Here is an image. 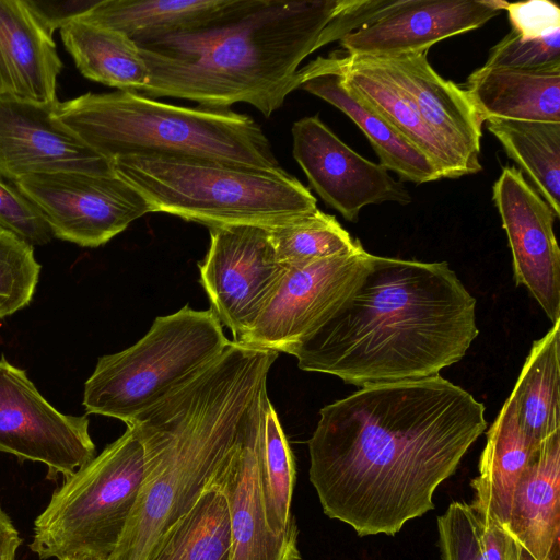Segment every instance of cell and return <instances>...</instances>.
Here are the masks:
<instances>
[{
	"label": "cell",
	"instance_id": "cell-1",
	"mask_svg": "<svg viewBox=\"0 0 560 560\" xmlns=\"http://www.w3.org/2000/svg\"><path fill=\"white\" fill-rule=\"evenodd\" d=\"M485 406L442 377L371 385L319 410L310 480L324 513L359 536H393L485 432Z\"/></svg>",
	"mask_w": 560,
	"mask_h": 560
},
{
	"label": "cell",
	"instance_id": "cell-2",
	"mask_svg": "<svg viewBox=\"0 0 560 560\" xmlns=\"http://www.w3.org/2000/svg\"><path fill=\"white\" fill-rule=\"evenodd\" d=\"M477 335L476 300L446 261L370 254L352 293L287 353L362 388L439 375Z\"/></svg>",
	"mask_w": 560,
	"mask_h": 560
},
{
	"label": "cell",
	"instance_id": "cell-3",
	"mask_svg": "<svg viewBox=\"0 0 560 560\" xmlns=\"http://www.w3.org/2000/svg\"><path fill=\"white\" fill-rule=\"evenodd\" d=\"M231 340L214 360L126 425L143 448V477L109 560H147L198 502L237 445L278 358Z\"/></svg>",
	"mask_w": 560,
	"mask_h": 560
},
{
	"label": "cell",
	"instance_id": "cell-4",
	"mask_svg": "<svg viewBox=\"0 0 560 560\" xmlns=\"http://www.w3.org/2000/svg\"><path fill=\"white\" fill-rule=\"evenodd\" d=\"M349 0H237L199 28L135 40L150 81L141 95L226 109L247 103L269 117L300 86V65L335 42Z\"/></svg>",
	"mask_w": 560,
	"mask_h": 560
},
{
	"label": "cell",
	"instance_id": "cell-5",
	"mask_svg": "<svg viewBox=\"0 0 560 560\" xmlns=\"http://www.w3.org/2000/svg\"><path fill=\"white\" fill-rule=\"evenodd\" d=\"M56 117L109 161L159 156L283 170L261 127L228 108L182 107L125 91L89 92L59 102Z\"/></svg>",
	"mask_w": 560,
	"mask_h": 560
},
{
	"label": "cell",
	"instance_id": "cell-6",
	"mask_svg": "<svg viewBox=\"0 0 560 560\" xmlns=\"http://www.w3.org/2000/svg\"><path fill=\"white\" fill-rule=\"evenodd\" d=\"M114 172L163 212L208 228L275 226L317 209L310 189L285 170L215 161L126 156Z\"/></svg>",
	"mask_w": 560,
	"mask_h": 560
},
{
	"label": "cell",
	"instance_id": "cell-7",
	"mask_svg": "<svg viewBox=\"0 0 560 560\" xmlns=\"http://www.w3.org/2000/svg\"><path fill=\"white\" fill-rule=\"evenodd\" d=\"M230 341L211 308L185 305L159 316L135 345L98 358L84 384V409L127 424L214 360Z\"/></svg>",
	"mask_w": 560,
	"mask_h": 560
},
{
	"label": "cell",
	"instance_id": "cell-8",
	"mask_svg": "<svg viewBox=\"0 0 560 560\" xmlns=\"http://www.w3.org/2000/svg\"><path fill=\"white\" fill-rule=\"evenodd\" d=\"M143 448L126 431L67 477L34 522L31 550L42 560H109L136 504Z\"/></svg>",
	"mask_w": 560,
	"mask_h": 560
},
{
	"label": "cell",
	"instance_id": "cell-9",
	"mask_svg": "<svg viewBox=\"0 0 560 560\" xmlns=\"http://www.w3.org/2000/svg\"><path fill=\"white\" fill-rule=\"evenodd\" d=\"M45 218L52 236L98 247L151 212L138 190L113 174L51 173L14 183Z\"/></svg>",
	"mask_w": 560,
	"mask_h": 560
},
{
	"label": "cell",
	"instance_id": "cell-10",
	"mask_svg": "<svg viewBox=\"0 0 560 560\" xmlns=\"http://www.w3.org/2000/svg\"><path fill=\"white\" fill-rule=\"evenodd\" d=\"M89 423L57 410L24 370L0 358V452L44 464L49 479L67 478L95 456Z\"/></svg>",
	"mask_w": 560,
	"mask_h": 560
},
{
	"label": "cell",
	"instance_id": "cell-11",
	"mask_svg": "<svg viewBox=\"0 0 560 560\" xmlns=\"http://www.w3.org/2000/svg\"><path fill=\"white\" fill-rule=\"evenodd\" d=\"M209 232V249L199 264L200 283L210 308L236 341L273 295L287 267L277 260L265 226L224 225Z\"/></svg>",
	"mask_w": 560,
	"mask_h": 560
},
{
	"label": "cell",
	"instance_id": "cell-12",
	"mask_svg": "<svg viewBox=\"0 0 560 560\" xmlns=\"http://www.w3.org/2000/svg\"><path fill=\"white\" fill-rule=\"evenodd\" d=\"M370 253L287 267L273 295L236 342L285 352L316 330L358 287Z\"/></svg>",
	"mask_w": 560,
	"mask_h": 560
},
{
	"label": "cell",
	"instance_id": "cell-13",
	"mask_svg": "<svg viewBox=\"0 0 560 560\" xmlns=\"http://www.w3.org/2000/svg\"><path fill=\"white\" fill-rule=\"evenodd\" d=\"M292 153L312 188L347 221L357 222L369 205L411 202L406 187L380 163L348 147L318 115L303 117L292 126Z\"/></svg>",
	"mask_w": 560,
	"mask_h": 560
},
{
	"label": "cell",
	"instance_id": "cell-14",
	"mask_svg": "<svg viewBox=\"0 0 560 560\" xmlns=\"http://www.w3.org/2000/svg\"><path fill=\"white\" fill-rule=\"evenodd\" d=\"M512 252L516 285H524L551 323L560 320V249L556 214L515 166L506 165L492 187Z\"/></svg>",
	"mask_w": 560,
	"mask_h": 560
},
{
	"label": "cell",
	"instance_id": "cell-15",
	"mask_svg": "<svg viewBox=\"0 0 560 560\" xmlns=\"http://www.w3.org/2000/svg\"><path fill=\"white\" fill-rule=\"evenodd\" d=\"M267 397L265 388L237 445L211 480L223 493L228 505L230 560H301L295 520L280 534L272 533L267 523L260 478V447Z\"/></svg>",
	"mask_w": 560,
	"mask_h": 560
},
{
	"label": "cell",
	"instance_id": "cell-16",
	"mask_svg": "<svg viewBox=\"0 0 560 560\" xmlns=\"http://www.w3.org/2000/svg\"><path fill=\"white\" fill-rule=\"evenodd\" d=\"M58 103L0 96V179L14 184L37 174L115 173L112 161L56 117Z\"/></svg>",
	"mask_w": 560,
	"mask_h": 560
},
{
	"label": "cell",
	"instance_id": "cell-17",
	"mask_svg": "<svg viewBox=\"0 0 560 560\" xmlns=\"http://www.w3.org/2000/svg\"><path fill=\"white\" fill-rule=\"evenodd\" d=\"M502 0H393L375 20L342 37L349 56L395 57L429 51L439 42L485 25Z\"/></svg>",
	"mask_w": 560,
	"mask_h": 560
},
{
	"label": "cell",
	"instance_id": "cell-18",
	"mask_svg": "<svg viewBox=\"0 0 560 560\" xmlns=\"http://www.w3.org/2000/svg\"><path fill=\"white\" fill-rule=\"evenodd\" d=\"M375 58L410 95L421 119L446 150L459 176L480 172L483 121L466 91L431 67L428 51Z\"/></svg>",
	"mask_w": 560,
	"mask_h": 560
},
{
	"label": "cell",
	"instance_id": "cell-19",
	"mask_svg": "<svg viewBox=\"0 0 560 560\" xmlns=\"http://www.w3.org/2000/svg\"><path fill=\"white\" fill-rule=\"evenodd\" d=\"M300 86L347 115L365 135L380 164L404 182L442 179L438 167L345 83L334 57H318L300 69Z\"/></svg>",
	"mask_w": 560,
	"mask_h": 560
},
{
	"label": "cell",
	"instance_id": "cell-20",
	"mask_svg": "<svg viewBox=\"0 0 560 560\" xmlns=\"http://www.w3.org/2000/svg\"><path fill=\"white\" fill-rule=\"evenodd\" d=\"M62 67L52 35L23 0H0V96L56 104Z\"/></svg>",
	"mask_w": 560,
	"mask_h": 560
},
{
	"label": "cell",
	"instance_id": "cell-21",
	"mask_svg": "<svg viewBox=\"0 0 560 560\" xmlns=\"http://www.w3.org/2000/svg\"><path fill=\"white\" fill-rule=\"evenodd\" d=\"M506 529L536 560H560V432L539 445L523 471Z\"/></svg>",
	"mask_w": 560,
	"mask_h": 560
},
{
	"label": "cell",
	"instance_id": "cell-22",
	"mask_svg": "<svg viewBox=\"0 0 560 560\" xmlns=\"http://www.w3.org/2000/svg\"><path fill=\"white\" fill-rule=\"evenodd\" d=\"M538 447L522 429L509 396L487 432L478 476L470 483L469 505L482 526L494 523L506 528L515 488Z\"/></svg>",
	"mask_w": 560,
	"mask_h": 560
},
{
	"label": "cell",
	"instance_id": "cell-23",
	"mask_svg": "<svg viewBox=\"0 0 560 560\" xmlns=\"http://www.w3.org/2000/svg\"><path fill=\"white\" fill-rule=\"evenodd\" d=\"M480 118L560 122V65L475 70L463 88Z\"/></svg>",
	"mask_w": 560,
	"mask_h": 560
},
{
	"label": "cell",
	"instance_id": "cell-24",
	"mask_svg": "<svg viewBox=\"0 0 560 560\" xmlns=\"http://www.w3.org/2000/svg\"><path fill=\"white\" fill-rule=\"evenodd\" d=\"M331 56L343 83L430 159L442 178L460 177L446 150L421 119L410 95L378 58L339 54Z\"/></svg>",
	"mask_w": 560,
	"mask_h": 560
},
{
	"label": "cell",
	"instance_id": "cell-25",
	"mask_svg": "<svg viewBox=\"0 0 560 560\" xmlns=\"http://www.w3.org/2000/svg\"><path fill=\"white\" fill-rule=\"evenodd\" d=\"M65 48L89 80L142 94L150 81L139 47L126 34L81 18L60 28Z\"/></svg>",
	"mask_w": 560,
	"mask_h": 560
},
{
	"label": "cell",
	"instance_id": "cell-26",
	"mask_svg": "<svg viewBox=\"0 0 560 560\" xmlns=\"http://www.w3.org/2000/svg\"><path fill=\"white\" fill-rule=\"evenodd\" d=\"M237 0H98L81 19L119 31L133 40L199 28Z\"/></svg>",
	"mask_w": 560,
	"mask_h": 560
},
{
	"label": "cell",
	"instance_id": "cell-27",
	"mask_svg": "<svg viewBox=\"0 0 560 560\" xmlns=\"http://www.w3.org/2000/svg\"><path fill=\"white\" fill-rule=\"evenodd\" d=\"M560 320L533 342L510 395L518 422L535 446L560 432Z\"/></svg>",
	"mask_w": 560,
	"mask_h": 560
},
{
	"label": "cell",
	"instance_id": "cell-28",
	"mask_svg": "<svg viewBox=\"0 0 560 560\" xmlns=\"http://www.w3.org/2000/svg\"><path fill=\"white\" fill-rule=\"evenodd\" d=\"M487 129L560 218V122L488 119Z\"/></svg>",
	"mask_w": 560,
	"mask_h": 560
},
{
	"label": "cell",
	"instance_id": "cell-29",
	"mask_svg": "<svg viewBox=\"0 0 560 560\" xmlns=\"http://www.w3.org/2000/svg\"><path fill=\"white\" fill-rule=\"evenodd\" d=\"M230 555L226 501L210 482L194 508L161 537L147 560H230Z\"/></svg>",
	"mask_w": 560,
	"mask_h": 560
},
{
	"label": "cell",
	"instance_id": "cell-30",
	"mask_svg": "<svg viewBox=\"0 0 560 560\" xmlns=\"http://www.w3.org/2000/svg\"><path fill=\"white\" fill-rule=\"evenodd\" d=\"M267 229L276 258L285 267L364 250L334 215L318 208Z\"/></svg>",
	"mask_w": 560,
	"mask_h": 560
},
{
	"label": "cell",
	"instance_id": "cell-31",
	"mask_svg": "<svg viewBox=\"0 0 560 560\" xmlns=\"http://www.w3.org/2000/svg\"><path fill=\"white\" fill-rule=\"evenodd\" d=\"M260 478L270 530L280 534L294 520L291 501L295 483V462L275 407L265 400L260 447Z\"/></svg>",
	"mask_w": 560,
	"mask_h": 560
},
{
	"label": "cell",
	"instance_id": "cell-32",
	"mask_svg": "<svg viewBox=\"0 0 560 560\" xmlns=\"http://www.w3.org/2000/svg\"><path fill=\"white\" fill-rule=\"evenodd\" d=\"M40 269L34 246L0 226V319L31 303Z\"/></svg>",
	"mask_w": 560,
	"mask_h": 560
},
{
	"label": "cell",
	"instance_id": "cell-33",
	"mask_svg": "<svg viewBox=\"0 0 560 560\" xmlns=\"http://www.w3.org/2000/svg\"><path fill=\"white\" fill-rule=\"evenodd\" d=\"M560 65V31L534 39L514 32L506 34L489 51L483 67L540 69Z\"/></svg>",
	"mask_w": 560,
	"mask_h": 560
},
{
	"label": "cell",
	"instance_id": "cell-34",
	"mask_svg": "<svg viewBox=\"0 0 560 560\" xmlns=\"http://www.w3.org/2000/svg\"><path fill=\"white\" fill-rule=\"evenodd\" d=\"M0 226L12 231L33 246L48 244L52 233L38 210L14 185L0 179Z\"/></svg>",
	"mask_w": 560,
	"mask_h": 560
},
{
	"label": "cell",
	"instance_id": "cell-35",
	"mask_svg": "<svg viewBox=\"0 0 560 560\" xmlns=\"http://www.w3.org/2000/svg\"><path fill=\"white\" fill-rule=\"evenodd\" d=\"M442 560H477L476 516L468 503L453 501L438 518Z\"/></svg>",
	"mask_w": 560,
	"mask_h": 560
},
{
	"label": "cell",
	"instance_id": "cell-36",
	"mask_svg": "<svg viewBox=\"0 0 560 560\" xmlns=\"http://www.w3.org/2000/svg\"><path fill=\"white\" fill-rule=\"evenodd\" d=\"M511 31L525 39L547 36L560 31V9L549 0L504 3Z\"/></svg>",
	"mask_w": 560,
	"mask_h": 560
},
{
	"label": "cell",
	"instance_id": "cell-37",
	"mask_svg": "<svg viewBox=\"0 0 560 560\" xmlns=\"http://www.w3.org/2000/svg\"><path fill=\"white\" fill-rule=\"evenodd\" d=\"M98 0H23L39 25L50 35L85 15Z\"/></svg>",
	"mask_w": 560,
	"mask_h": 560
},
{
	"label": "cell",
	"instance_id": "cell-38",
	"mask_svg": "<svg viewBox=\"0 0 560 560\" xmlns=\"http://www.w3.org/2000/svg\"><path fill=\"white\" fill-rule=\"evenodd\" d=\"M476 530L477 560H511L514 538L506 528L494 523L482 526L476 517Z\"/></svg>",
	"mask_w": 560,
	"mask_h": 560
},
{
	"label": "cell",
	"instance_id": "cell-39",
	"mask_svg": "<svg viewBox=\"0 0 560 560\" xmlns=\"http://www.w3.org/2000/svg\"><path fill=\"white\" fill-rule=\"evenodd\" d=\"M21 538L10 517L0 509V553L16 555Z\"/></svg>",
	"mask_w": 560,
	"mask_h": 560
},
{
	"label": "cell",
	"instance_id": "cell-40",
	"mask_svg": "<svg viewBox=\"0 0 560 560\" xmlns=\"http://www.w3.org/2000/svg\"><path fill=\"white\" fill-rule=\"evenodd\" d=\"M511 560H536V559L521 544H518L514 539Z\"/></svg>",
	"mask_w": 560,
	"mask_h": 560
},
{
	"label": "cell",
	"instance_id": "cell-41",
	"mask_svg": "<svg viewBox=\"0 0 560 560\" xmlns=\"http://www.w3.org/2000/svg\"><path fill=\"white\" fill-rule=\"evenodd\" d=\"M0 560H15V555H13V553H0Z\"/></svg>",
	"mask_w": 560,
	"mask_h": 560
},
{
	"label": "cell",
	"instance_id": "cell-42",
	"mask_svg": "<svg viewBox=\"0 0 560 560\" xmlns=\"http://www.w3.org/2000/svg\"><path fill=\"white\" fill-rule=\"evenodd\" d=\"M66 560H92V559H66Z\"/></svg>",
	"mask_w": 560,
	"mask_h": 560
}]
</instances>
